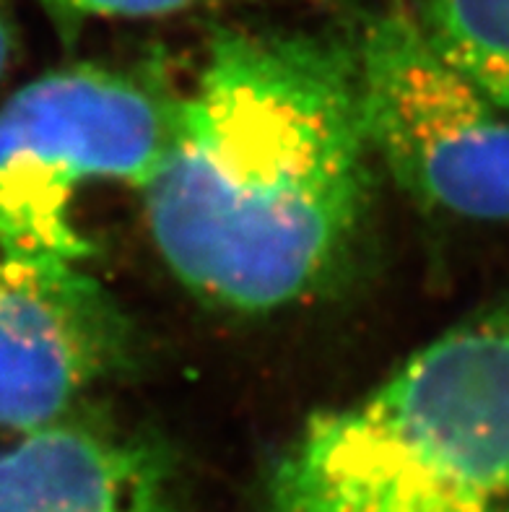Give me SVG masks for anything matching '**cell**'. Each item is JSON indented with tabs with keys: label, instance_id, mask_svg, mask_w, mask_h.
<instances>
[{
	"label": "cell",
	"instance_id": "3",
	"mask_svg": "<svg viewBox=\"0 0 509 512\" xmlns=\"http://www.w3.org/2000/svg\"><path fill=\"white\" fill-rule=\"evenodd\" d=\"M172 91L146 71L71 65L0 107V245L84 260L73 206L91 185L143 188L177 123Z\"/></svg>",
	"mask_w": 509,
	"mask_h": 512
},
{
	"label": "cell",
	"instance_id": "8",
	"mask_svg": "<svg viewBox=\"0 0 509 512\" xmlns=\"http://www.w3.org/2000/svg\"><path fill=\"white\" fill-rule=\"evenodd\" d=\"M60 34L73 37L89 21L159 19L195 8L219 6L229 0H39Z\"/></svg>",
	"mask_w": 509,
	"mask_h": 512
},
{
	"label": "cell",
	"instance_id": "2",
	"mask_svg": "<svg viewBox=\"0 0 509 512\" xmlns=\"http://www.w3.org/2000/svg\"><path fill=\"white\" fill-rule=\"evenodd\" d=\"M265 512H509V299L312 416L273 468Z\"/></svg>",
	"mask_w": 509,
	"mask_h": 512
},
{
	"label": "cell",
	"instance_id": "9",
	"mask_svg": "<svg viewBox=\"0 0 509 512\" xmlns=\"http://www.w3.org/2000/svg\"><path fill=\"white\" fill-rule=\"evenodd\" d=\"M13 21L6 0H0V78L6 76L13 60Z\"/></svg>",
	"mask_w": 509,
	"mask_h": 512
},
{
	"label": "cell",
	"instance_id": "5",
	"mask_svg": "<svg viewBox=\"0 0 509 512\" xmlns=\"http://www.w3.org/2000/svg\"><path fill=\"white\" fill-rule=\"evenodd\" d=\"M123 351V315L81 260L0 245V429L73 414Z\"/></svg>",
	"mask_w": 509,
	"mask_h": 512
},
{
	"label": "cell",
	"instance_id": "7",
	"mask_svg": "<svg viewBox=\"0 0 509 512\" xmlns=\"http://www.w3.org/2000/svg\"><path fill=\"white\" fill-rule=\"evenodd\" d=\"M437 50L509 112V0H403Z\"/></svg>",
	"mask_w": 509,
	"mask_h": 512
},
{
	"label": "cell",
	"instance_id": "1",
	"mask_svg": "<svg viewBox=\"0 0 509 512\" xmlns=\"http://www.w3.org/2000/svg\"><path fill=\"white\" fill-rule=\"evenodd\" d=\"M372 159L354 34L216 29L141 188L156 250L211 305L299 302L354 245Z\"/></svg>",
	"mask_w": 509,
	"mask_h": 512
},
{
	"label": "cell",
	"instance_id": "4",
	"mask_svg": "<svg viewBox=\"0 0 509 512\" xmlns=\"http://www.w3.org/2000/svg\"><path fill=\"white\" fill-rule=\"evenodd\" d=\"M374 159L413 201L455 219L509 221V112L437 50L403 0L354 32Z\"/></svg>",
	"mask_w": 509,
	"mask_h": 512
},
{
	"label": "cell",
	"instance_id": "6",
	"mask_svg": "<svg viewBox=\"0 0 509 512\" xmlns=\"http://www.w3.org/2000/svg\"><path fill=\"white\" fill-rule=\"evenodd\" d=\"M0 512H177L172 476L149 442L76 411L0 429Z\"/></svg>",
	"mask_w": 509,
	"mask_h": 512
}]
</instances>
